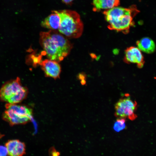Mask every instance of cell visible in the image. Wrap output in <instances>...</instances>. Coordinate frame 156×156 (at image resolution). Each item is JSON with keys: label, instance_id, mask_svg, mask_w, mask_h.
Returning <instances> with one entry per match:
<instances>
[{"label": "cell", "instance_id": "cell-11", "mask_svg": "<svg viewBox=\"0 0 156 156\" xmlns=\"http://www.w3.org/2000/svg\"><path fill=\"white\" fill-rule=\"evenodd\" d=\"M92 4L93 10L97 11L118 6L120 4V0H93Z\"/></svg>", "mask_w": 156, "mask_h": 156}, {"label": "cell", "instance_id": "cell-12", "mask_svg": "<svg viewBox=\"0 0 156 156\" xmlns=\"http://www.w3.org/2000/svg\"><path fill=\"white\" fill-rule=\"evenodd\" d=\"M136 44L140 51L147 53H153L155 51V44L153 41L147 37H144L137 41Z\"/></svg>", "mask_w": 156, "mask_h": 156}, {"label": "cell", "instance_id": "cell-8", "mask_svg": "<svg viewBox=\"0 0 156 156\" xmlns=\"http://www.w3.org/2000/svg\"><path fill=\"white\" fill-rule=\"evenodd\" d=\"M124 60L127 63L136 64L139 68L143 67L144 62L141 51L138 48L134 47L127 48L125 50Z\"/></svg>", "mask_w": 156, "mask_h": 156}, {"label": "cell", "instance_id": "cell-6", "mask_svg": "<svg viewBox=\"0 0 156 156\" xmlns=\"http://www.w3.org/2000/svg\"><path fill=\"white\" fill-rule=\"evenodd\" d=\"M136 103L133 101L128 94L120 98L115 105V115L118 118H128L131 120L135 119V113Z\"/></svg>", "mask_w": 156, "mask_h": 156}, {"label": "cell", "instance_id": "cell-7", "mask_svg": "<svg viewBox=\"0 0 156 156\" xmlns=\"http://www.w3.org/2000/svg\"><path fill=\"white\" fill-rule=\"evenodd\" d=\"M39 65L46 77L54 79L60 78L61 68L58 62L48 59L42 60Z\"/></svg>", "mask_w": 156, "mask_h": 156}, {"label": "cell", "instance_id": "cell-13", "mask_svg": "<svg viewBox=\"0 0 156 156\" xmlns=\"http://www.w3.org/2000/svg\"><path fill=\"white\" fill-rule=\"evenodd\" d=\"M125 119L118 118L115 122L113 129L116 132H119L125 129L126 127Z\"/></svg>", "mask_w": 156, "mask_h": 156}, {"label": "cell", "instance_id": "cell-5", "mask_svg": "<svg viewBox=\"0 0 156 156\" xmlns=\"http://www.w3.org/2000/svg\"><path fill=\"white\" fill-rule=\"evenodd\" d=\"M5 107L3 118L11 125L25 124L31 119L32 109L25 106L8 103Z\"/></svg>", "mask_w": 156, "mask_h": 156}, {"label": "cell", "instance_id": "cell-9", "mask_svg": "<svg viewBox=\"0 0 156 156\" xmlns=\"http://www.w3.org/2000/svg\"><path fill=\"white\" fill-rule=\"evenodd\" d=\"M5 145L8 155L10 156H22L25 153V144L18 140H9L5 143Z\"/></svg>", "mask_w": 156, "mask_h": 156}, {"label": "cell", "instance_id": "cell-3", "mask_svg": "<svg viewBox=\"0 0 156 156\" xmlns=\"http://www.w3.org/2000/svg\"><path fill=\"white\" fill-rule=\"evenodd\" d=\"M55 11L60 18L58 29L60 33L69 38H78L81 35L83 24L77 12L68 10Z\"/></svg>", "mask_w": 156, "mask_h": 156}, {"label": "cell", "instance_id": "cell-15", "mask_svg": "<svg viewBox=\"0 0 156 156\" xmlns=\"http://www.w3.org/2000/svg\"><path fill=\"white\" fill-rule=\"evenodd\" d=\"M50 153L52 154V155H58V154L59 153L58 152H57L55 149L51 148V149Z\"/></svg>", "mask_w": 156, "mask_h": 156}, {"label": "cell", "instance_id": "cell-1", "mask_svg": "<svg viewBox=\"0 0 156 156\" xmlns=\"http://www.w3.org/2000/svg\"><path fill=\"white\" fill-rule=\"evenodd\" d=\"M39 43L43 50L42 54L58 62L69 54L73 47L67 37L57 30L41 32Z\"/></svg>", "mask_w": 156, "mask_h": 156}, {"label": "cell", "instance_id": "cell-14", "mask_svg": "<svg viewBox=\"0 0 156 156\" xmlns=\"http://www.w3.org/2000/svg\"><path fill=\"white\" fill-rule=\"evenodd\" d=\"M2 136L0 135V138ZM8 155V152L5 145H0V156H6Z\"/></svg>", "mask_w": 156, "mask_h": 156}, {"label": "cell", "instance_id": "cell-4", "mask_svg": "<svg viewBox=\"0 0 156 156\" xmlns=\"http://www.w3.org/2000/svg\"><path fill=\"white\" fill-rule=\"evenodd\" d=\"M27 87L22 86L19 77L5 83L0 89V99L8 103L15 104L26 97Z\"/></svg>", "mask_w": 156, "mask_h": 156}, {"label": "cell", "instance_id": "cell-10", "mask_svg": "<svg viewBox=\"0 0 156 156\" xmlns=\"http://www.w3.org/2000/svg\"><path fill=\"white\" fill-rule=\"evenodd\" d=\"M52 12L51 14L42 21L41 25L42 27L45 28L57 30L60 25V18L55 10L52 11Z\"/></svg>", "mask_w": 156, "mask_h": 156}, {"label": "cell", "instance_id": "cell-2", "mask_svg": "<svg viewBox=\"0 0 156 156\" xmlns=\"http://www.w3.org/2000/svg\"><path fill=\"white\" fill-rule=\"evenodd\" d=\"M139 12L136 6L133 5L128 8L114 7L103 13L109 29L127 34L134 25L133 18Z\"/></svg>", "mask_w": 156, "mask_h": 156}, {"label": "cell", "instance_id": "cell-16", "mask_svg": "<svg viewBox=\"0 0 156 156\" xmlns=\"http://www.w3.org/2000/svg\"><path fill=\"white\" fill-rule=\"evenodd\" d=\"M63 3L67 5L71 4L74 0H62Z\"/></svg>", "mask_w": 156, "mask_h": 156}]
</instances>
